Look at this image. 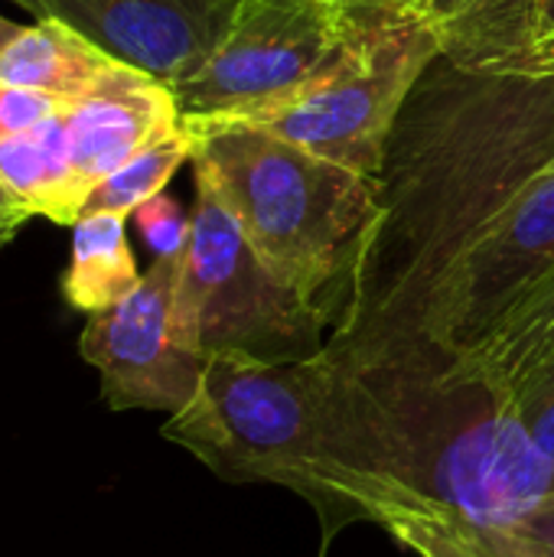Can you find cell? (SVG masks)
Returning a JSON list of instances; mask_svg holds the SVG:
<instances>
[{
    "instance_id": "cell-1",
    "label": "cell",
    "mask_w": 554,
    "mask_h": 557,
    "mask_svg": "<svg viewBox=\"0 0 554 557\" xmlns=\"http://www.w3.org/2000/svg\"><path fill=\"white\" fill-rule=\"evenodd\" d=\"M323 356L467 372L554 287V75L444 55L405 101Z\"/></svg>"
},
{
    "instance_id": "cell-2",
    "label": "cell",
    "mask_w": 554,
    "mask_h": 557,
    "mask_svg": "<svg viewBox=\"0 0 554 557\" xmlns=\"http://www.w3.org/2000/svg\"><path fill=\"white\" fill-rule=\"evenodd\" d=\"M327 362L333 385L310 499L327 539L353 525L359 496L441 506L490 532H516L554 496V467L496 388L421 366Z\"/></svg>"
},
{
    "instance_id": "cell-3",
    "label": "cell",
    "mask_w": 554,
    "mask_h": 557,
    "mask_svg": "<svg viewBox=\"0 0 554 557\" xmlns=\"http://www.w3.org/2000/svg\"><path fill=\"white\" fill-rule=\"evenodd\" d=\"M209 183L264 268L323 310L376 215L379 183L235 117H180ZM330 333V330H327Z\"/></svg>"
},
{
    "instance_id": "cell-4",
    "label": "cell",
    "mask_w": 554,
    "mask_h": 557,
    "mask_svg": "<svg viewBox=\"0 0 554 557\" xmlns=\"http://www.w3.org/2000/svg\"><path fill=\"white\" fill-rule=\"evenodd\" d=\"M333 369L313 359L209 356L189 405L160 434L235 486H281L313 499Z\"/></svg>"
},
{
    "instance_id": "cell-5",
    "label": "cell",
    "mask_w": 554,
    "mask_h": 557,
    "mask_svg": "<svg viewBox=\"0 0 554 557\" xmlns=\"http://www.w3.org/2000/svg\"><path fill=\"white\" fill-rule=\"evenodd\" d=\"M438 59V36L415 7H353L349 39L317 78L284 98L212 117L258 124L304 150L379 180L395 121Z\"/></svg>"
},
{
    "instance_id": "cell-6",
    "label": "cell",
    "mask_w": 554,
    "mask_h": 557,
    "mask_svg": "<svg viewBox=\"0 0 554 557\" xmlns=\"http://www.w3.org/2000/svg\"><path fill=\"white\" fill-rule=\"evenodd\" d=\"M327 330L323 310L264 268L235 215L209 183L196 180L189 242L173 290L180 346L202 359L242 352L287 362L320 356Z\"/></svg>"
},
{
    "instance_id": "cell-7",
    "label": "cell",
    "mask_w": 554,
    "mask_h": 557,
    "mask_svg": "<svg viewBox=\"0 0 554 557\" xmlns=\"http://www.w3.org/2000/svg\"><path fill=\"white\" fill-rule=\"evenodd\" d=\"M349 29L340 0H238L222 39L170 91L183 117L248 111L317 78Z\"/></svg>"
},
{
    "instance_id": "cell-8",
    "label": "cell",
    "mask_w": 554,
    "mask_h": 557,
    "mask_svg": "<svg viewBox=\"0 0 554 557\" xmlns=\"http://www.w3.org/2000/svg\"><path fill=\"white\" fill-rule=\"evenodd\" d=\"M180 255L153 258L140 284L114 307L91 313L78 352L101 375V401L111 411L176 414L196 395L206 359L180 346L173 333V290Z\"/></svg>"
},
{
    "instance_id": "cell-9",
    "label": "cell",
    "mask_w": 554,
    "mask_h": 557,
    "mask_svg": "<svg viewBox=\"0 0 554 557\" xmlns=\"http://www.w3.org/2000/svg\"><path fill=\"white\" fill-rule=\"evenodd\" d=\"M36 20H62L114 59L170 88L222 39L238 0H13Z\"/></svg>"
},
{
    "instance_id": "cell-10",
    "label": "cell",
    "mask_w": 554,
    "mask_h": 557,
    "mask_svg": "<svg viewBox=\"0 0 554 557\" xmlns=\"http://www.w3.org/2000/svg\"><path fill=\"white\" fill-rule=\"evenodd\" d=\"M65 114L72 186L82 206L104 176H111L144 147L176 131L183 117L170 85L134 65H124L108 85L72 101Z\"/></svg>"
},
{
    "instance_id": "cell-11",
    "label": "cell",
    "mask_w": 554,
    "mask_h": 557,
    "mask_svg": "<svg viewBox=\"0 0 554 557\" xmlns=\"http://www.w3.org/2000/svg\"><path fill=\"white\" fill-rule=\"evenodd\" d=\"M441 55L467 72L554 75L539 0H418Z\"/></svg>"
},
{
    "instance_id": "cell-12",
    "label": "cell",
    "mask_w": 554,
    "mask_h": 557,
    "mask_svg": "<svg viewBox=\"0 0 554 557\" xmlns=\"http://www.w3.org/2000/svg\"><path fill=\"white\" fill-rule=\"evenodd\" d=\"M127 62L62 20L23 26L0 52V82L52 95L65 104L108 85Z\"/></svg>"
},
{
    "instance_id": "cell-13",
    "label": "cell",
    "mask_w": 554,
    "mask_h": 557,
    "mask_svg": "<svg viewBox=\"0 0 554 557\" xmlns=\"http://www.w3.org/2000/svg\"><path fill=\"white\" fill-rule=\"evenodd\" d=\"M69 108V104H65ZM56 111L26 134L0 140V180L29 215L75 225L82 202L72 186L69 114Z\"/></svg>"
},
{
    "instance_id": "cell-14",
    "label": "cell",
    "mask_w": 554,
    "mask_h": 557,
    "mask_svg": "<svg viewBox=\"0 0 554 557\" xmlns=\"http://www.w3.org/2000/svg\"><path fill=\"white\" fill-rule=\"evenodd\" d=\"M127 215L98 212L72 225V261L62 274V297L82 313H101L121 304L137 284L140 271L124 232Z\"/></svg>"
},
{
    "instance_id": "cell-15",
    "label": "cell",
    "mask_w": 554,
    "mask_h": 557,
    "mask_svg": "<svg viewBox=\"0 0 554 557\" xmlns=\"http://www.w3.org/2000/svg\"><path fill=\"white\" fill-rule=\"evenodd\" d=\"M353 522H376L415 557H509L490 529H477L441 506L415 499L359 496L353 503Z\"/></svg>"
},
{
    "instance_id": "cell-16",
    "label": "cell",
    "mask_w": 554,
    "mask_h": 557,
    "mask_svg": "<svg viewBox=\"0 0 554 557\" xmlns=\"http://www.w3.org/2000/svg\"><path fill=\"white\" fill-rule=\"evenodd\" d=\"M183 163H193V137H189V131L180 121L176 131H170L157 144L144 147L127 163H121L111 176H104L88 193V199L82 206V215H98V212L131 215L140 202H147L157 193H163L167 183L176 176V170Z\"/></svg>"
},
{
    "instance_id": "cell-17",
    "label": "cell",
    "mask_w": 554,
    "mask_h": 557,
    "mask_svg": "<svg viewBox=\"0 0 554 557\" xmlns=\"http://www.w3.org/2000/svg\"><path fill=\"white\" fill-rule=\"evenodd\" d=\"M131 215H134V222H137V232H140L144 242L150 245L153 258L180 255V251L186 248L193 215H186L183 206H180L173 196L157 193L153 199L140 202Z\"/></svg>"
},
{
    "instance_id": "cell-18",
    "label": "cell",
    "mask_w": 554,
    "mask_h": 557,
    "mask_svg": "<svg viewBox=\"0 0 554 557\" xmlns=\"http://www.w3.org/2000/svg\"><path fill=\"white\" fill-rule=\"evenodd\" d=\"M516 414L535 450L554 467V366L516 398Z\"/></svg>"
},
{
    "instance_id": "cell-19",
    "label": "cell",
    "mask_w": 554,
    "mask_h": 557,
    "mask_svg": "<svg viewBox=\"0 0 554 557\" xmlns=\"http://www.w3.org/2000/svg\"><path fill=\"white\" fill-rule=\"evenodd\" d=\"M62 108H65V101H59L52 95L0 82V140L33 131L36 124H42L46 117H52Z\"/></svg>"
},
{
    "instance_id": "cell-20",
    "label": "cell",
    "mask_w": 554,
    "mask_h": 557,
    "mask_svg": "<svg viewBox=\"0 0 554 557\" xmlns=\"http://www.w3.org/2000/svg\"><path fill=\"white\" fill-rule=\"evenodd\" d=\"M509 535H516V539H522L526 545H532V548H539V552H545V555L554 557V496L545 503V506H539L516 532H509Z\"/></svg>"
},
{
    "instance_id": "cell-21",
    "label": "cell",
    "mask_w": 554,
    "mask_h": 557,
    "mask_svg": "<svg viewBox=\"0 0 554 557\" xmlns=\"http://www.w3.org/2000/svg\"><path fill=\"white\" fill-rule=\"evenodd\" d=\"M496 535V542L506 548V555L509 557H552L545 555V552H539V548H532V545H526L522 539H516V535H509V532H493Z\"/></svg>"
},
{
    "instance_id": "cell-22",
    "label": "cell",
    "mask_w": 554,
    "mask_h": 557,
    "mask_svg": "<svg viewBox=\"0 0 554 557\" xmlns=\"http://www.w3.org/2000/svg\"><path fill=\"white\" fill-rule=\"evenodd\" d=\"M10 215H26L29 219V209L26 206H20L16 199H13V193L3 186V180H0V219H10Z\"/></svg>"
},
{
    "instance_id": "cell-23",
    "label": "cell",
    "mask_w": 554,
    "mask_h": 557,
    "mask_svg": "<svg viewBox=\"0 0 554 557\" xmlns=\"http://www.w3.org/2000/svg\"><path fill=\"white\" fill-rule=\"evenodd\" d=\"M26 215H10V219H0V251L16 238V232L23 228Z\"/></svg>"
},
{
    "instance_id": "cell-24",
    "label": "cell",
    "mask_w": 554,
    "mask_h": 557,
    "mask_svg": "<svg viewBox=\"0 0 554 557\" xmlns=\"http://www.w3.org/2000/svg\"><path fill=\"white\" fill-rule=\"evenodd\" d=\"M542 3V20H545V42L554 59V0H539Z\"/></svg>"
},
{
    "instance_id": "cell-25",
    "label": "cell",
    "mask_w": 554,
    "mask_h": 557,
    "mask_svg": "<svg viewBox=\"0 0 554 557\" xmlns=\"http://www.w3.org/2000/svg\"><path fill=\"white\" fill-rule=\"evenodd\" d=\"M23 26L20 23H13V20H7V16H0V52H3V46L20 33Z\"/></svg>"
},
{
    "instance_id": "cell-26",
    "label": "cell",
    "mask_w": 554,
    "mask_h": 557,
    "mask_svg": "<svg viewBox=\"0 0 554 557\" xmlns=\"http://www.w3.org/2000/svg\"><path fill=\"white\" fill-rule=\"evenodd\" d=\"M346 7H366V3H392V7H418V0H340Z\"/></svg>"
}]
</instances>
